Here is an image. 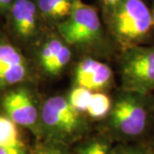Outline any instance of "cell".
Segmentation results:
<instances>
[{
    "instance_id": "cell-3",
    "label": "cell",
    "mask_w": 154,
    "mask_h": 154,
    "mask_svg": "<svg viewBox=\"0 0 154 154\" xmlns=\"http://www.w3.org/2000/svg\"><path fill=\"white\" fill-rule=\"evenodd\" d=\"M105 19L122 51L144 45L153 33L151 10L143 0H121Z\"/></svg>"
},
{
    "instance_id": "cell-6",
    "label": "cell",
    "mask_w": 154,
    "mask_h": 154,
    "mask_svg": "<svg viewBox=\"0 0 154 154\" xmlns=\"http://www.w3.org/2000/svg\"><path fill=\"white\" fill-rule=\"evenodd\" d=\"M2 106L7 116L17 125L28 128L41 139L40 111L29 90L19 88L8 92L3 99Z\"/></svg>"
},
{
    "instance_id": "cell-4",
    "label": "cell",
    "mask_w": 154,
    "mask_h": 154,
    "mask_svg": "<svg viewBox=\"0 0 154 154\" xmlns=\"http://www.w3.org/2000/svg\"><path fill=\"white\" fill-rule=\"evenodd\" d=\"M122 89L142 94L154 91V45H139L122 51Z\"/></svg>"
},
{
    "instance_id": "cell-8",
    "label": "cell",
    "mask_w": 154,
    "mask_h": 154,
    "mask_svg": "<svg viewBox=\"0 0 154 154\" xmlns=\"http://www.w3.org/2000/svg\"><path fill=\"white\" fill-rule=\"evenodd\" d=\"M72 52L69 45L57 36L45 39L38 54L39 65L45 75H59L71 60Z\"/></svg>"
},
{
    "instance_id": "cell-10",
    "label": "cell",
    "mask_w": 154,
    "mask_h": 154,
    "mask_svg": "<svg viewBox=\"0 0 154 154\" xmlns=\"http://www.w3.org/2000/svg\"><path fill=\"white\" fill-rule=\"evenodd\" d=\"M113 79L112 70L104 63L87 57L75 68V81L78 87L90 91H102L110 87Z\"/></svg>"
},
{
    "instance_id": "cell-17",
    "label": "cell",
    "mask_w": 154,
    "mask_h": 154,
    "mask_svg": "<svg viewBox=\"0 0 154 154\" xmlns=\"http://www.w3.org/2000/svg\"><path fill=\"white\" fill-rule=\"evenodd\" d=\"M32 154H71L69 146L43 140L36 146Z\"/></svg>"
},
{
    "instance_id": "cell-2",
    "label": "cell",
    "mask_w": 154,
    "mask_h": 154,
    "mask_svg": "<svg viewBox=\"0 0 154 154\" xmlns=\"http://www.w3.org/2000/svg\"><path fill=\"white\" fill-rule=\"evenodd\" d=\"M39 127L41 139L69 146L82 141L89 131L88 122L81 111L61 95L45 101L40 109Z\"/></svg>"
},
{
    "instance_id": "cell-13",
    "label": "cell",
    "mask_w": 154,
    "mask_h": 154,
    "mask_svg": "<svg viewBox=\"0 0 154 154\" xmlns=\"http://www.w3.org/2000/svg\"><path fill=\"white\" fill-rule=\"evenodd\" d=\"M22 141L17 124L8 116H0V147L16 145Z\"/></svg>"
},
{
    "instance_id": "cell-9",
    "label": "cell",
    "mask_w": 154,
    "mask_h": 154,
    "mask_svg": "<svg viewBox=\"0 0 154 154\" xmlns=\"http://www.w3.org/2000/svg\"><path fill=\"white\" fill-rule=\"evenodd\" d=\"M9 11L11 26L18 37L30 39L37 36L42 19L35 0H17Z\"/></svg>"
},
{
    "instance_id": "cell-21",
    "label": "cell",
    "mask_w": 154,
    "mask_h": 154,
    "mask_svg": "<svg viewBox=\"0 0 154 154\" xmlns=\"http://www.w3.org/2000/svg\"><path fill=\"white\" fill-rule=\"evenodd\" d=\"M147 141H148L150 145L152 146L154 148V127H153V129H152V134H151V137L148 138V140H147Z\"/></svg>"
},
{
    "instance_id": "cell-19",
    "label": "cell",
    "mask_w": 154,
    "mask_h": 154,
    "mask_svg": "<svg viewBox=\"0 0 154 154\" xmlns=\"http://www.w3.org/2000/svg\"><path fill=\"white\" fill-rule=\"evenodd\" d=\"M120 1L121 0H99L105 18L109 17V15L115 9L116 6L120 3Z\"/></svg>"
},
{
    "instance_id": "cell-11",
    "label": "cell",
    "mask_w": 154,
    "mask_h": 154,
    "mask_svg": "<svg viewBox=\"0 0 154 154\" xmlns=\"http://www.w3.org/2000/svg\"><path fill=\"white\" fill-rule=\"evenodd\" d=\"M76 0H35L42 21L59 25L70 16Z\"/></svg>"
},
{
    "instance_id": "cell-1",
    "label": "cell",
    "mask_w": 154,
    "mask_h": 154,
    "mask_svg": "<svg viewBox=\"0 0 154 154\" xmlns=\"http://www.w3.org/2000/svg\"><path fill=\"white\" fill-rule=\"evenodd\" d=\"M154 97L122 90L111 105L108 116L110 140L128 143L148 140L153 129Z\"/></svg>"
},
{
    "instance_id": "cell-18",
    "label": "cell",
    "mask_w": 154,
    "mask_h": 154,
    "mask_svg": "<svg viewBox=\"0 0 154 154\" xmlns=\"http://www.w3.org/2000/svg\"><path fill=\"white\" fill-rule=\"evenodd\" d=\"M0 154H28L23 141L16 145L0 147Z\"/></svg>"
},
{
    "instance_id": "cell-7",
    "label": "cell",
    "mask_w": 154,
    "mask_h": 154,
    "mask_svg": "<svg viewBox=\"0 0 154 154\" xmlns=\"http://www.w3.org/2000/svg\"><path fill=\"white\" fill-rule=\"evenodd\" d=\"M28 73V63L22 53L10 43L0 40V88L22 82Z\"/></svg>"
},
{
    "instance_id": "cell-5",
    "label": "cell",
    "mask_w": 154,
    "mask_h": 154,
    "mask_svg": "<svg viewBox=\"0 0 154 154\" xmlns=\"http://www.w3.org/2000/svg\"><path fill=\"white\" fill-rule=\"evenodd\" d=\"M59 36L69 45L89 46L103 39V28L97 10L76 0L70 16L57 26Z\"/></svg>"
},
{
    "instance_id": "cell-12",
    "label": "cell",
    "mask_w": 154,
    "mask_h": 154,
    "mask_svg": "<svg viewBox=\"0 0 154 154\" xmlns=\"http://www.w3.org/2000/svg\"><path fill=\"white\" fill-rule=\"evenodd\" d=\"M113 146L108 136L85 138L78 142L75 149V154H112Z\"/></svg>"
},
{
    "instance_id": "cell-15",
    "label": "cell",
    "mask_w": 154,
    "mask_h": 154,
    "mask_svg": "<svg viewBox=\"0 0 154 154\" xmlns=\"http://www.w3.org/2000/svg\"><path fill=\"white\" fill-rule=\"evenodd\" d=\"M112 154H154V148L147 140L116 143L113 146Z\"/></svg>"
},
{
    "instance_id": "cell-22",
    "label": "cell",
    "mask_w": 154,
    "mask_h": 154,
    "mask_svg": "<svg viewBox=\"0 0 154 154\" xmlns=\"http://www.w3.org/2000/svg\"><path fill=\"white\" fill-rule=\"evenodd\" d=\"M151 13H152V22H153V26H154V0H153V3H152V10H151Z\"/></svg>"
},
{
    "instance_id": "cell-20",
    "label": "cell",
    "mask_w": 154,
    "mask_h": 154,
    "mask_svg": "<svg viewBox=\"0 0 154 154\" xmlns=\"http://www.w3.org/2000/svg\"><path fill=\"white\" fill-rule=\"evenodd\" d=\"M16 1L17 0H0V11H9Z\"/></svg>"
},
{
    "instance_id": "cell-16",
    "label": "cell",
    "mask_w": 154,
    "mask_h": 154,
    "mask_svg": "<svg viewBox=\"0 0 154 154\" xmlns=\"http://www.w3.org/2000/svg\"><path fill=\"white\" fill-rule=\"evenodd\" d=\"M92 96V91L82 87H77L72 90L68 99L75 109L79 111H87Z\"/></svg>"
},
{
    "instance_id": "cell-14",
    "label": "cell",
    "mask_w": 154,
    "mask_h": 154,
    "mask_svg": "<svg viewBox=\"0 0 154 154\" xmlns=\"http://www.w3.org/2000/svg\"><path fill=\"white\" fill-rule=\"evenodd\" d=\"M111 101L110 98L105 94L97 92L93 93L92 99L88 105L87 112L90 117L94 119L103 118L108 115L111 109Z\"/></svg>"
}]
</instances>
